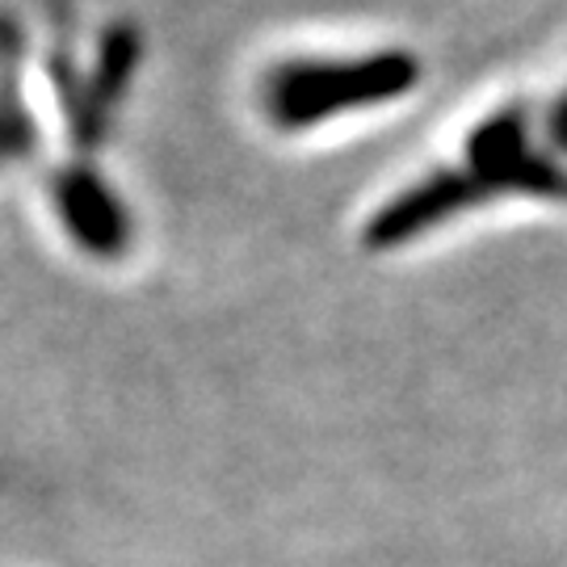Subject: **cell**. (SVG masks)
I'll list each match as a JSON object with an SVG mask.
<instances>
[{
  "instance_id": "3957f363",
  "label": "cell",
  "mask_w": 567,
  "mask_h": 567,
  "mask_svg": "<svg viewBox=\"0 0 567 567\" xmlns=\"http://www.w3.org/2000/svg\"><path fill=\"white\" fill-rule=\"evenodd\" d=\"M51 198H55V215H60L63 231L89 257L114 261V257L126 252V244H131V215H126L118 194L89 164L63 168L60 177L51 182Z\"/></svg>"
},
{
  "instance_id": "277c9868",
  "label": "cell",
  "mask_w": 567,
  "mask_h": 567,
  "mask_svg": "<svg viewBox=\"0 0 567 567\" xmlns=\"http://www.w3.org/2000/svg\"><path fill=\"white\" fill-rule=\"evenodd\" d=\"M140 34L135 30H110L102 39V51H97V63H93V76L84 81L81 89V105H76V114H81V131H93L97 122L105 118V110L114 102H122V93H126V84L135 76V68H140Z\"/></svg>"
},
{
  "instance_id": "6da1fadb",
  "label": "cell",
  "mask_w": 567,
  "mask_h": 567,
  "mask_svg": "<svg viewBox=\"0 0 567 567\" xmlns=\"http://www.w3.org/2000/svg\"><path fill=\"white\" fill-rule=\"evenodd\" d=\"M505 194L567 198V168H559L543 152L529 147L526 114L517 105L492 114L471 131L466 164L433 168L429 177L412 182L391 203L379 206V215L365 224V244L374 252L400 248V244L425 236L471 206L505 198Z\"/></svg>"
},
{
  "instance_id": "5b68a950",
  "label": "cell",
  "mask_w": 567,
  "mask_h": 567,
  "mask_svg": "<svg viewBox=\"0 0 567 567\" xmlns=\"http://www.w3.org/2000/svg\"><path fill=\"white\" fill-rule=\"evenodd\" d=\"M34 152V118L25 110L13 63H0V168Z\"/></svg>"
},
{
  "instance_id": "7a4b0ae2",
  "label": "cell",
  "mask_w": 567,
  "mask_h": 567,
  "mask_svg": "<svg viewBox=\"0 0 567 567\" xmlns=\"http://www.w3.org/2000/svg\"><path fill=\"white\" fill-rule=\"evenodd\" d=\"M421 84V60L412 51L370 55H299L265 72L261 110L278 131H311L341 114L400 102Z\"/></svg>"
}]
</instances>
